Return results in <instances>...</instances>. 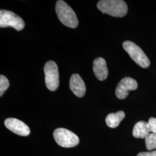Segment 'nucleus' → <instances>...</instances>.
<instances>
[{
	"label": "nucleus",
	"mask_w": 156,
	"mask_h": 156,
	"mask_svg": "<svg viewBox=\"0 0 156 156\" xmlns=\"http://www.w3.org/2000/svg\"><path fill=\"white\" fill-rule=\"evenodd\" d=\"M151 133L148 123L144 121H140L134 126L133 135L135 138L145 139Z\"/></svg>",
	"instance_id": "11"
},
{
	"label": "nucleus",
	"mask_w": 156,
	"mask_h": 156,
	"mask_svg": "<svg viewBox=\"0 0 156 156\" xmlns=\"http://www.w3.org/2000/svg\"><path fill=\"white\" fill-rule=\"evenodd\" d=\"M44 69L47 88L52 91H56L59 86V73L56 62L53 61L47 62Z\"/></svg>",
	"instance_id": "6"
},
{
	"label": "nucleus",
	"mask_w": 156,
	"mask_h": 156,
	"mask_svg": "<svg viewBox=\"0 0 156 156\" xmlns=\"http://www.w3.org/2000/svg\"><path fill=\"white\" fill-rule=\"evenodd\" d=\"M137 156H156V151H151L147 152H141Z\"/></svg>",
	"instance_id": "16"
},
{
	"label": "nucleus",
	"mask_w": 156,
	"mask_h": 156,
	"mask_svg": "<svg viewBox=\"0 0 156 156\" xmlns=\"http://www.w3.org/2000/svg\"><path fill=\"white\" fill-rule=\"evenodd\" d=\"M138 88V83L133 78H123L118 84L116 89V95L119 99L126 98L129 94V91L135 90Z\"/></svg>",
	"instance_id": "7"
},
{
	"label": "nucleus",
	"mask_w": 156,
	"mask_h": 156,
	"mask_svg": "<svg viewBox=\"0 0 156 156\" xmlns=\"http://www.w3.org/2000/svg\"><path fill=\"white\" fill-rule=\"evenodd\" d=\"M25 26V23L20 16L13 12L1 9L0 11V27H12L17 31H21Z\"/></svg>",
	"instance_id": "5"
},
{
	"label": "nucleus",
	"mask_w": 156,
	"mask_h": 156,
	"mask_svg": "<svg viewBox=\"0 0 156 156\" xmlns=\"http://www.w3.org/2000/svg\"><path fill=\"white\" fill-rule=\"evenodd\" d=\"M53 136L56 143L63 147H73L79 142L78 136L66 128L56 129L53 133Z\"/></svg>",
	"instance_id": "4"
},
{
	"label": "nucleus",
	"mask_w": 156,
	"mask_h": 156,
	"mask_svg": "<svg viewBox=\"0 0 156 156\" xmlns=\"http://www.w3.org/2000/svg\"><path fill=\"white\" fill-rule=\"evenodd\" d=\"M98 9L112 16L122 17L128 12V6L122 0H101L97 4Z\"/></svg>",
	"instance_id": "1"
},
{
	"label": "nucleus",
	"mask_w": 156,
	"mask_h": 156,
	"mask_svg": "<svg viewBox=\"0 0 156 156\" xmlns=\"http://www.w3.org/2000/svg\"><path fill=\"white\" fill-rule=\"evenodd\" d=\"M56 12L60 21L69 28H76L78 26V17L71 7L64 1L60 0L56 4Z\"/></svg>",
	"instance_id": "2"
},
{
	"label": "nucleus",
	"mask_w": 156,
	"mask_h": 156,
	"mask_svg": "<svg viewBox=\"0 0 156 156\" xmlns=\"http://www.w3.org/2000/svg\"><path fill=\"white\" fill-rule=\"evenodd\" d=\"M93 71L100 80H105L108 75V69L105 60L102 57L96 58L93 62Z\"/></svg>",
	"instance_id": "10"
},
{
	"label": "nucleus",
	"mask_w": 156,
	"mask_h": 156,
	"mask_svg": "<svg viewBox=\"0 0 156 156\" xmlns=\"http://www.w3.org/2000/svg\"><path fill=\"white\" fill-rule=\"evenodd\" d=\"M5 126L12 132L20 136H28L30 133V129L28 126L15 118L6 119Z\"/></svg>",
	"instance_id": "8"
},
{
	"label": "nucleus",
	"mask_w": 156,
	"mask_h": 156,
	"mask_svg": "<svg viewBox=\"0 0 156 156\" xmlns=\"http://www.w3.org/2000/svg\"><path fill=\"white\" fill-rule=\"evenodd\" d=\"M69 87L73 94L78 97H82L86 93V85L81 76L77 73L73 74L70 78Z\"/></svg>",
	"instance_id": "9"
},
{
	"label": "nucleus",
	"mask_w": 156,
	"mask_h": 156,
	"mask_svg": "<svg viewBox=\"0 0 156 156\" xmlns=\"http://www.w3.org/2000/svg\"><path fill=\"white\" fill-rule=\"evenodd\" d=\"M148 125L151 133L156 134V118L151 117L148 122Z\"/></svg>",
	"instance_id": "15"
},
{
	"label": "nucleus",
	"mask_w": 156,
	"mask_h": 156,
	"mask_svg": "<svg viewBox=\"0 0 156 156\" xmlns=\"http://www.w3.org/2000/svg\"><path fill=\"white\" fill-rule=\"evenodd\" d=\"M9 82L8 79L4 75L0 76V96L2 97L4 92L8 89Z\"/></svg>",
	"instance_id": "14"
},
{
	"label": "nucleus",
	"mask_w": 156,
	"mask_h": 156,
	"mask_svg": "<svg viewBox=\"0 0 156 156\" xmlns=\"http://www.w3.org/2000/svg\"><path fill=\"white\" fill-rule=\"evenodd\" d=\"M145 144L148 151L156 149V134L150 133L145 138Z\"/></svg>",
	"instance_id": "13"
},
{
	"label": "nucleus",
	"mask_w": 156,
	"mask_h": 156,
	"mask_svg": "<svg viewBox=\"0 0 156 156\" xmlns=\"http://www.w3.org/2000/svg\"><path fill=\"white\" fill-rule=\"evenodd\" d=\"M125 117V113L122 111L116 113L109 114L105 119L107 126L110 128H116L119 126L120 122Z\"/></svg>",
	"instance_id": "12"
},
{
	"label": "nucleus",
	"mask_w": 156,
	"mask_h": 156,
	"mask_svg": "<svg viewBox=\"0 0 156 156\" xmlns=\"http://www.w3.org/2000/svg\"><path fill=\"white\" fill-rule=\"evenodd\" d=\"M123 47L131 58L140 67L146 68L150 66L149 59L144 51L136 44L131 41H127L123 42Z\"/></svg>",
	"instance_id": "3"
}]
</instances>
